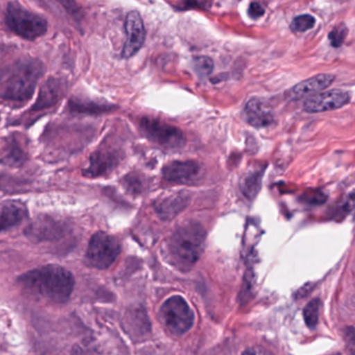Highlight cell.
Wrapping results in <instances>:
<instances>
[{
  "label": "cell",
  "instance_id": "5b68a950",
  "mask_svg": "<svg viewBox=\"0 0 355 355\" xmlns=\"http://www.w3.org/2000/svg\"><path fill=\"white\" fill-rule=\"evenodd\" d=\"M159 319L164 327L173 334L182 336L194 324L195 315L182 297L173 296L165 301L159 309Z\"/></svg>",
  "mask_w": 355,
  "mask_h": 355
},
{
  "label": "cell",
  "instance_id": "44dd1931",
  "mask_svg": "<svg viewBox=\"0 0 355 355\" xmlns=\"http://www.w3.org/2000/svg\"><path fill=\"white\" fill-rule=\"evenodd\" d=\"M194 67L198 76H207L213 72L214 62L209 57H198L194 59Z\"/></svg>",
  "mask_w": 355,
  "mask_h": 355
},
{
  "label": "cell",
  "instance_id": "d6986e66",
  "mask_svg": "<svg viewBox=\"0 0 355 355\" xmlns=\"http://www.w3.org/2000/svg\"><path fill=\"white\" fill-rule=\"evenodd\" d=\"M315 19L311 15L305 14V15H299L294 18L291 28L294 33H305L311 30L315 26Z\"/></svg>",
  "mask_w": 355,
  "mask_h": 355
},
{
  "label": "cell",
  "instance_id": "277c9868",
  "mask_svg": "<svg viewBox=\"0 0 355 355\" xmlns=\"http://www.w3.org/2000/svg\"><path fill=\"white\" fill-rule=\"evenodd\" d=\"M6 22L12 32L26 40H36L47 31V21L42 16L28 11L17 1L8 5Z\"/></svg>",
  "mask_w": 355,
  "mask_h": 355
},
{
  "label": "cell",
  "instance_id": "8fae6325",
  "mask_svg": "<svg viewBox=\"0 0 355 355\" xmlns=\"http://www.w3.org/2000/svg\"><path fill=\"white\" fill-rule=\"evenodd\" d=\"M336 80L331 74H319L313 76L309 80L301 82L300 84L293 87L290 91L286 93V96L293 101H298L305 96H313V95L321 93L322 91L327 89L330 85Z\"/></svg>",
  "mask_w": 355,
  "mask_h": 355
},
{
  "label": "cell",
  "instance_id": "6da1fadb",
  "mask_svg": "<svg viewBox=\"0 0 355 355\" xmlns=\"http://www.w3.org/2000/svg\"><path fill=\"white\" fill-rule=\"evenodd\" d=\"M18 282L28 294L55 304L67 302L76 286L71 272L59 265L31 270L20 276Z\"/></svg>",
  "mask_w": 355,
  "mask_h": 355
},
{
  "label": "cell",
  "instance_id": "52a82bcc",
  "mask_svg": "<svg viewBox=\"0 0 355 355\" xmlns=\"http://www.w3.org/2000/svg\"><path fill=\"white\" fill-rule=\"evenodd\" d=\"M141 128L147 138L167 149L182 148L186 144V137L180 128L153 118H143Z\"/></svg>",
  "mask_w": 355,
  "mask_h": 355
},
{
  "label": "cell",
  "instance_id": "7c38bea8",
  "mask_svg": "<svg viewBox=\"0 0 355 355\" xmlns=\"http://www.w3.org/2000/svg\"><path fill=\"white\" fill-rule=\"evenodd\" d=\"M245 120L253 128H263L274 123V114L267 103L253 98L247 103L244 110Z\"/></svg>",
  "mask_w": 355,
  "mask_h": 355
},
{
  "label": "cell",
  "instance_id": "30bf717a",
  "mask_svg": "<svg viewBox=\"0 0 355 355\" xmlns=\"http://www.w3.org/2000/svg\"><path fill=\"white\" fill-rule=\"evenodd\" d=\"M200 173V166L194 161H174L163 169V176L167 182L174 184H188Z\"/></svg>",
  "mask_w": 355,
  "mask_h": 355
},
{
  "label": "cell",
  "instance_id": "d4e9b609",
  "mask_svg": "<svg viewBox=\"0 0 355 355\" xmlns=\"http://www.w3.org/2000/svg\"><path fill=\"white\" fill-rule=\"evenodd\" d=\"M243 355H272L269 351L265 350V349L261 348V347H252V348H248L246 351H244Z\"/></svg>",
  "mask_w": 355,
  "mask_h": 355
},
{
  "label": "cell",
  "instance_id": "2e32d148",
  "mask_svg": "<svg viewBox=\"0 0 355 355\" xmlns=\"http://www.w3.org/2000/svg\"><path fill=\"white\" fill-rule=\"evenodd\" d=\"M64 91H65V83L62 82L59 78H51L45 83L44 86L41 89L38 101L33 109H46V107L55 105L63 96Z\"/></svg>",
  "mask_w": 355,
  "mask_h": 355
},
{
  "label": "cell",
  "instance_id": "ba28073f",
  "mask_svg": "<svg viewBox=\"0 0 355 355\" xmlns=\"http://www.w3.org/2000/svg\"><path fill=\"white\" fill-rule=\"evenodd\" d=\"M351 95L340 90L318 93L309 97L303 103L305 112L311 114L324 113L332 110L340 109L350 103Z\"/></svg>",
  "mask_w": 355,
  "mask_h": 355
},
{
  "label": "cell",
  "instance_id": "603a6c76",
  "mask_svg": "<svg viewBox=\"0 0 355 355\" xmlns=\"http://www.w3.org/2000/svg\"><path fill=\"white\" fill-rule=\"evenodd\" d=\"M303 199L305 202L311 203V205H321V203L325 202L326 196L322 192L313 191V192L303 195Z\"/></svg>",
  "mask_w": 355,
  "mask_h": 355
},
{
  "label": "cell",
  "instance_id": "7402d4cb",
  "mask_svg": "<svg viewBox=\"0 0 355 355\" xmlns=\"http://www.w3.org/2000/svg\"><path fill=\"white\" fill-rule=\"evenodd\" d=\"M346 26H338L334 31L329 33V40L331 42L332 46L338 47L344 43L345 38L347 36Z\"/></svg>",
  "mask_w": 355,
  "mask_h": 355
},
{
  "label": "cell",
  "instance_id": "5bb4252c",
  "mask_svg": "<svg viewBox=\"0 0 355 355\" xmlns=\"http://www.w3.org/2000/svg\"><path fill=\"white\" fill-rule=\"evenodd\" d=\"M189 201H190V196L184 191L174 193L169 196L164 197L161 200H157L155 205V211L162 219H173L180 211L186 209Z\"/></svg>",
  "mask_w": 355,
  "mask_h": 355
},
{
  "label": "cell",
  "instance_id": "484cf974",
  "mask_svg": "<svg viewBox=\"0 0 355 355\" xmlns=\"http://www.w3.org/2000/svg\"><path fill=\"white\" fill-rule=\"evenodd\" d=\"M332 355H340V354H338V353H336V354H332Z\"/></svg>",
  "mask_w": 355,
  "mask_h": 355
},
{
  "label": "cell",
  "instance_id": "3957f363",
  "mask_svg": "<svg viewBox=\"0 0 355 355\" xmlns=\"http://www.w3.org/2000/svg\"><path fill=\"white\" fill-rule=\"evenodd\" d=\"M205 232L200 224L188 221L170 238L168 253L174 267L188 271L198 261L205 249Z\"/></svg>",
  "mask_w": 355,
  "mask_h": 355
},
{
  "label": "cell",
  "instance_id": "7a4b0ae2",
  "mask_svg": "<svg viewBox=\"0 0 355 355\" xmlns=\"http://www.w3.org/2000/svg\"><path fill=\"white\" fill-rule=\"evenodd\" d=\"M44 72L42 62L34 58H20L0 69V98L24 101L34 94Z\"/></svg>",
  "mask_w": 355,
  "mask_h": 355
},
{
  "label": "cell",
  "instance_id": "9c48e42d",
  "mask_svg": "<svg viewBox=\"0 0 355 355\" xmlns=\"http://www.w3.org/2000/svg\"><path fill=\"white\" fill-rule=\"evenodd\" d=\"M125 32L126 41L122 49V58L130 59L142 49L146 38L144 22L138 12H130L126 16Z\"/></svg>",
  "mask_w": 355,
  "mask_h": 355
},
{
  "label": "cell",
  "instance_id": "cb8c5ba5",
  "mask_svg": "<svg viewBox=\"0 0 355 355\" xmlns=\"http://www.w3.org/2000/svg\"><path fill=\"white\" fill-rule=\"evenodd\" d=\"M248 14L251 18H257V19L265 14V9L261 3H252L249 7Z\"/></svg>",
  "mask_w": 355,
  "mask_h": 355
},
{
  "label": "cell",
  "instance_id": "ac0fdd59",
  "mask_svg": "<svg viewBox=\"0 0 355 355\" xmlns=\"http://www.w3.org/2000/svg\"><path fill=\"white\" fill-rule=\"evenodd\" d=\"M70 109L78 113L99 114L111 110V105H98L96 103H87V101H71Z\"/></svg>",
  "mask_w": 355,
  "mask_h": 355
},
{
  "label": "cell",
  "instance_id": "e0dca14e",
  "mask_svg": "<svg viewBox=\"0 0 355 355\" xmlns=\"http://www.w3.org/2000/svg\"><path fill=\"white\" fill-rule=\"evenodd\" d=\"M261 176H263V173L259 171H255L245 176L244 180H242V184H241V189H242V192L244 193L245 196L250 199L257 196L259 188H261Z\"/></svg>",
  "mask_w": 355,
  "mask_h": 355
},
{
  "label": "cell",
  "instance_id": "ffe728a7",
  "mask_svg": "<svg viewBox=\"0 0 355 355\" xmlns=\"http://www.w3.org/2000/svg\"><path fill=\"white\" fill-rule=\"evenodd\" d=\"M320 301L318 299L311 301L304 309V319L307 326L311 328L315 327L318 323L319 317Z\"/></svg>",
  "mask_w": 355,
  "mask_h": 355
},
{
  "label": "cell",
  "instance_id": "8992f818",
  "mask_svg": "<svg viewBox=\"0 0 355 355\" xmlns=\"http://www.w3.org/2000/svg\"><path fill=\"white\" fill-rule=\"evenodd\" d=\"M121 252L119 241L107 232H98L91 238L86 252V263L95 269L111 267Z\"/></svg>",
  "mask_w": 355,
  "mask_h": 355
},
{
  "label": "cell",
  "instance_id": "4fadbf2b",
  "mask_svg": "<svg viewBox=\"0 0 355 355\" xmlns=\"http://www.w3.org/2000/svg\"><path fill=\"white\" fill-rule=\"evenodd\" d=\"M28 215V209L20 201L8 200L0 203V232L19 225Z\"/></svg>",
  "mask_w": 355,
  "mask_h": 355
},
{
  "label": "cell",
  "instance_id": "9a60e30c",
  "mask_svg": "<svg viewBox=\"0 0 355 355\" xmlns=\"http://www.w3.org/2000/svg\"><path fill=\"white\" fill-rule=\"evenodd\" d=\"M118 157L110 150H98L91 157L90 166L84 174L91 178L110 173L117 166Z\"/></svg>",
  "mask_w": 355,
  "mask_h": 355
}]
</instances>
